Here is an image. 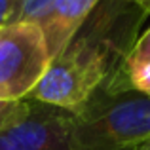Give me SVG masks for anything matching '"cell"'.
<instances>
[{"mask_svg":"<svg viewBox=\"0 0 150 150\" xmlns=\"http://www.w3.org/2000/svg\"><path fill=\"white\" fill-rule=\"evenodd\" d=\"M144 19L146 13L127 0H101L74 38L48 63L29 99L74 112L103 84L131 88L124 65Z\"/></svg>","mask_w":150,"mask_h":150,"instance_id":"1","label":"cell"},{"mask_svg":"<svg viewBox=\"0 0 150 150\" xmlns=\"http://www.w3.org/2000/svg\"><path fill=\"white\" fill-rule=\"evenodd\" d=\"M29 106H30L29 97L27 99H17V101L0 99V133L25 120L27 114H29Z\"/></svg>","mask_w":150,"mask_h":150,"instance_id":"7","label":"cell"},{"mask_svg":"<svg viewBox=\"0 0 150 150\" xmlns=\"http://www.w3.org/2000/svg\"><path fill=\"white\" fill-rule=\"evenodd\" d=\"M150 137V95L103 84L72 112V150H135Z\"/></svg>","mask_w":150,"mask_h":150,"instance_id":"2","label":"cell"},{"mask_svg":"<svg viewBox=\"0 0 150 150\" xmlns=\"http://www.w3.org/2000/svg\"><path fill=\"white\" fill-rule=\"evenodd\" d=\"M148 67H150V27L137 38L133 50L129 51L127 61L124 65V72L129 80L133 74L141 72V70L148 69Z\"/></svg>","mask_w":150,"mask_h":150,"instance_id":"6","label":"cell"},{"mask_svg":"<svg viewBox=\"0 0 150 150\" xmlns=\"http://www.w3.org/2000/svg\"><path fill=\"white\" fill-rule=\"evenodd\" d=\"M21 4L23 0H0V29L19 23Z\"/></svg>","mask_w":150,"mask_h":150,"instance_id":"8","label":"cell"},{"mask_svg":"<svg viewBox=\"0 0 150 150\" xmlns=\"http://www.w3.org/2000/svg\"><path fill=\"white\" fill-rule=\"evenodd\" d=\"M101 0H51L36 15V23L44 36L50 61L80 30Z\"/></svg>","mask_w":150,"mask_h":150,"instance_id":"5","label":"cell"},{"mask_svg":"<svg viewBox=\"0 0 150 150\" xmlns=\"http://www.w3.org/2000/svg\"><path fill=\"white\" fill-rule=\"evenodd\" d=\"M51 0H23L21 11H19V21H30L36 19V15L44 10Z\"/></svg>","mask_w":150,"mask_h":150,"instance_id":"9","label":"cell"},{"mask_svg":"<svg viewBox=\"0 0 150 150\" xmlns=\"http://www.w3.org/2000/svg\"><path fill=\"white\" fill-rule=\"evenodd\" d=\"M127 2H131V4H135L137 8H141L146 15L150 13V0H127Z\"/></svg>","mask_w":150,"mask_h":150,"instance_id":"10","label":"cell"},{"mask_svg":"<svg viewBox=\"0 0 150 150\" xmlns=\"http://www.w3.org/2000/svg\"><path fill=\"white\" fill-rule=\"evenodd\" d=\"M135 150H150V137H148V139H144L139 146H135Z\"/></svg>","mask_w":150,"mask_h":150,"instance_id":"11","label":"cell"},{"mask_svg":"<svg viewBox=\"0 0 150 150\" xmlns=\"http://www.w3.org/2000/svg\"><path fill=\"white\" fill-rule=\"evenodd\" d=\"M48 63V48L36 23L19 21L0 29V99H27Z\"/></svg>","mask_w":150,"mask_h":150,"instance_id":"3","label":"cell"},{"mask_svg":"<svg viewBox=\"0 0 150 150\" xmlns=\"http://www.w3.org/2000/svg\"><path fill=\"white\" fill-rule=\"evenodd\" d=\"M29 101L25 120L0 133V150H72V112Z\"/></svg>","mask_w":150,"mask_h":150,"instance_id":"4","label":"cell"}]
</instances>
